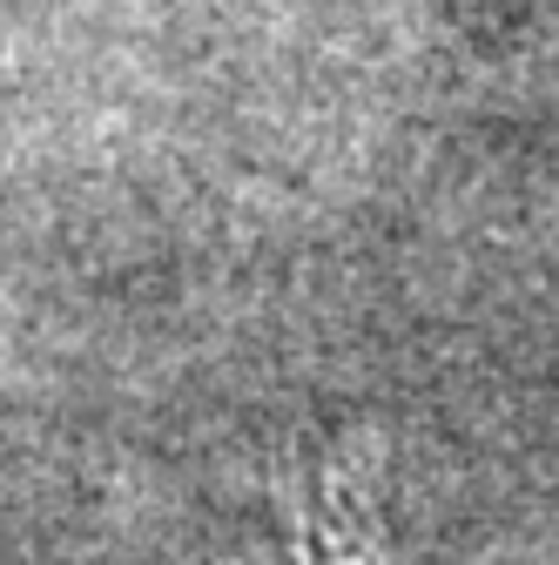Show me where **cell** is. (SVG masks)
<instances>
[{
  "instance_id": "obj_1",
  "label": "cell",
  "mask_w": 559,
  "mask_h": 565,
  "mask_svg": "<svg viewBox=\"0 0 559 565\" xmlns=\"http://www.w3.org/2000/svg\"><path fill=\"white\" fill-rule=\"evenodd\" d=\"M519 0H465V21H493V14H513Z\"/></svg>"
}]
</instances>
